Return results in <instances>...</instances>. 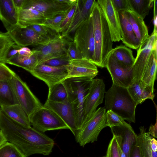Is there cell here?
<instances>
[{
    "label": "cell",
    "instance_id": "681fc988",
    "mask_svg": "<svg viewBox=\"0 0 157 157\" xmlns=\"http://www.w3.org/2000/svg\"><path fill=\"white\" fill-rule=\"evenodd\" d=\"M148 133L154 138L157 137V117L155 123L154 125L151 124L149 128Z\"/></svg>",
    "mask_w": 157,
    "mask_h": 157
},
{
    "label": "cell",
    "instance_id": "603a6c76",
    "mask_svg": "<svg viewBox=\"0 0 157 157\" xmlns=\"http://www.w3.org/2000/svg\"><path fill=\"white\" fill-rule=\"evenodd\" d=\"M140 132L137 135L141 157H157V141L144 126L140 128Z\"/></svg>",
    "mask_w": 157,
    "mask_h": 157
},
{
    "label": "cell",
    "instance_id": "ac0fdd59",
    "mask_svg": "<svg viewBox=\"0 0 157 157\" xmlns=\"http://www.w3.org/2000/svg\"><path fill=\"white\" fill-rule=\"evenodd\" d=\"M110 128L121 149L126 157H130L131 149L137 140V135L130 125H120Z\"/></svg>",
    "mask_w": 157,
    "mask_h": 157
},
{
    "label": "cell",
    "instance_id": "f6af8a7d",
    "mask_svg": "<svg viewBox=\"0 0 157 157\" xmlns=\"http://www.w3.org/2000/svg\"><path fill=\"white\" fill-rule=\"evenodd\" d=\"M22 47L13 44L9 49L6 56V60L7 62L18 53L19 50Z\"/></svg>",
    "mask_w": 157,
    "mask_h": 157
},
{
    "label": "cell",
    "instance_id": "4fadbf2b",
    "mask_svg": "<svg viewBox=\"0 0 157 157\" xmlns=\"http://www.w3.org/2000/svg\"><path fill=\"white\" fill-rule=\"evenodd\" d=\"M157 46V32H153L148 39L138 49L132 69L133 80H141L152 49Z\"/></svg>",
    "mask_w": 157,
    "mask_h": 157
},
{
    "label": "cell",
    "instance_id": "3957f363",
    "mask_svg": "<svg viewBox=\"0 0 157 157\" xmlns=\"http://www.w3.org/2000/svg\"><path fill=\"white\" fill-rule=\"evenodd\" d=\"M93 79L86 77H73L67 78L61 82L74 112L78 133L82 126L84 102Z\"/></svg>",
    "mask_w": 157,
    "mask_h": 157
},
{
    "label": "cell",
    "instance_id": "d4e9b609",
    "mask_svg": "<svg viewBox=\"0 0 157 157\" xmlns=\"http://www.w3.org/2000/svg\"><path fill=\"white\" fill-rule=\"evenodd\" d=\"M157 47L154 48L151 51L141 80L144 86L153 89H154L157 72Z\"/></svg>",
    "mask_w": 157,
    "mask_h": 157
},
{
    "label": "cell",
    "instance_id": "484cf974",
    "mask_svg": "<svg viewBox=\"0 0 157 157\" xmlns=\"http://www.w3.org/2000/svg\"><path fill=\"white\" fill-rule=\"evenodd\" d=\"M18 15V25L22 27L42 25L46 19L42 13L32 8L21 9Z\"/></svg>",
    "mask_w": 157,
    "mask_h": 157
},
{
    "label": "cell",
    "instance_id": "8992f818",
    "mask_svg": "<svg viewBox=\"0 0 157 157\" xmlns=\"http://www.w3.org/2000/svg\"><path fill=\"white\" fill-rule=\"evenodd\" d=\"M29 118L32 127L43 133L48 131L69 129L58 115L43 105L34 111Z\"/></svg>",
    "mask_w": 157,
    "mask_h": 157
},
{
    "label": "cell",
    "instance_id": "5b68a950",
    "mask_svg": "<svg viewBox=\"0 0 157 157\" xmlns=\"http://www.w3.org/2000/svg\"><path fill=\"white\" fill-rule=\"evenodd\" d=\"M106 109L105 107L96 109L84 124L75 137V140L80 146L97 140L101 130L107 127L106 121Z\"/></svg>",
    "mask_w": 157,
    "mask_h": 157
},
{
    "label": "cell",
    "instance_id": "8d00e7d4",
    "mask_svg": "<svg viewBox=\"0 0 157 157\" xmlns=\"http://www.w3.org/2000/svg\"><path fill=\"white\" fill-rule=\"evenodd\" d=\"M80 7V0H76L67 13L60 25L59 33H62L67 27Z\"/></svg>",
    "mask_w": 157,
    "mask_h": 157
},
{
    "label": "cell",
    "instance_id": "11a10c76",
    "mask_svg": "<svg viewBox=\"0 0 157 157\" xmlns=\"http://www.w3.org/2000/svg\"></svg>",
    "mask_w": 157,
    "mask_h": 157
},
{
    "label": "cell",
    "instance_id": "f546056e",
    "mask_svg": "<svg viewBox=\"0 0 157 157\" xmlns=\"http://www.w3.org/2000/svg\"><path fill=\"white\" fill-rule=\"evenodd\" d=\"M32 51L33 54L28 56H22L18 53L8 61L6 63L21 67L30 73L38 64L36 54Z\"/></svg>",
    "mask_w": 157,
    "mask_h": 157
},
{
    "label": "cell",
    "instance_id": "f907efd6",
    "mask_svg": "<svg viewBox=\"0 0 157 157\" xmlns=\"http://www.w3.org/2000/svg\"><path fill=\"white\" fill-rule=\"evenodd\" d=\"M13 1L14 6L18 12L22 9L25 0H13Z\"/></svg>",
    "mask_w": 157,
    "mask_h": 157
},
{
    "label": "cell",
    "instance_id": "ab89813d",
    "mask_svg": "<svg viewBox=\"0 0 157 157\" xmlns=\"http://www.w3.org/2000/svg\"><path fill=\"white\" fill-rule=\"evenodd\" d=\"M70 60L66 54L48 60L41 64L51 67H60L67 66Z\"/></svg>",
    "mask_w": 157,
    "mask_h": 157
},
{
    "label": "cell",
    "instance_id": "7c38bea8",
    "mask_svg": "<svg viewBox=\"0 0 157 157\" xmlns=\"http://www.w3.org/2000/svg\"><path fill=\"white\" fill-rule=\"evenodd\" d=\"M105 67L111 76L113 84L127 88L133 79L132 68L120 63L111 52L107 58Z\"/></svg>",
    "mask_w": 157,
    "mask_h": 157
},
{
    "label": "cell",
    "instance_id": "52a82bcc",
    "mask_svg": "<svg viewBox=\"0 0 157 157\" xmlns=\"http://www.w3.org/2000/svg\"><path fill=\"white\" fill-rule=\"evenodd\" d=\"M73 41L83 58L93 63L95 44L91 14L75 30Z\"/></svg>",
    "mask_w": 157,
    "mask_h": 157
},
{
    "label": "cell",
    "instance_id": "6da1fadb",
    "mask_svg": "<svg viewBox=\"0 0 157 157\" xmlns=\"http://www.w3.org/2000/svg\"><path fill=\"white\" fill-rule=\"evenodd\" d=\"M0 129L7 141L28 157L35 154L49 155L54 145L53 139L32 127H25L9 117L0 108Z\"/></svg>",
    "mask_w": 157,
    "mask_h": 157
},
{
    "label": "cell",
    "instance_id": "e0dca14e",
    "mask_svg": "<svg viewBox=\"0 0 157 157\" xmlns=\"http://www.w3.org/2000/svg\"><path fill=\"white\" fill-rule=\"evenodd\" d=\"M43 106L53 111L64 122L75 137L78 133L75 119L67 99L61 102L47 99Z\"/></svg>",
    "mask_w": 157,
    "mask_h": 157
},
{
    "label": "cell",
    "instance_id": "d6a6232c",
    "mask_svg": "<svg viewBox=\"0 0 157 157\" xmlns=\"http://www.w3.org/2000/svg\"><path fill=\"white\" fill-rule=\"evenodd\" d=\"M67 92L62 82L56 84L49 88L47 99L55 102H63L67 99Z\"/></svg>",
    "mask_w": 157,
    "mask_h": 157
},
{
    "label": "cell",
    "instance_id": "f35d334b",
    "mask_svg": "<svg viewBox=\"0 0 157 157\" xmlns=\"http://www.w3.org/2000/svg\"><path fill=\"white\" fill-rule=\"evenodd\" d=\"M28 27L33 29L41 36L49 39L54 38L59 33L41 25H34Z\"/></svg>",
    "mask_w": 157,
    "mask_h": 157
},
{
    "label": "cell",
    "instance_id": "83f0119b",
    "mask_svg": "<svg viewBox=\"0 0 157 157\" xmlns=\"http://www.w3.org/2000/svg\"><path fill=\"white\" fill-rule=\"evenodd\" d=\"M3 112L10 118L26 128L31 126L29 117L19 104L0 107Z\"/></svg>",
    "mask_w": 157,
    "mask_h": 157
},
{
    "label": "cell",
    "instance_id": "7a4b0ae2",
    "mask_svg": "<svg viewBox=\"0 0 157 157\" xmlns=\"http://www.w3.org/2000/svg\"><path fill=\"white\" fill-rule=\"evenodd\" d=\"M91 16L95 44L93 63L96 66L103 68L105 67L108 56L113 49V41L105 18L96 0Z\"/></svg>",
    "mask_w": 157,
    "mask_h": 157
},
{
    "label": "cell",
    "instance_id": "d6986e66",
    "mask_svg": "<svg viewBox=\"0 0 157 157\" xmlns=\"http://www.w3.org/2000/svg\"><path fill=\"white\" fill-rule=\"evenodd\" d=\"M67 69V78L86 77L94 79L98 73L97 66L84 58L71 60Z\"/></svg>",
    "mask_w": 157,
    "mask_h": 157
},
{
    "label": "cell",
    "instance_id": "7bdbcfd3",
    "mask_svg": "<svg viewBox=\"0 0 157 157\" xmlns=\"http://www.w3.org/2000/svg\"><path fill=\"white\" fill-rule=\"evenodd\" d=\"M67 55L71 60L83 58L73 41H70L68 44Z\"/></svg>",
    "mask_w": 157,
    "mask_h": 157
},
{
    "label": "cell",
    "instance_id": "1f68e13d",
    "mask_svg": "<svg viewBox=\"0 0 157 157\" xmlns=\"http://www.w3.org/2000/svg\"><path fill=\"white\" fill-rule=\"evenodd\" d=\"M131 10L144 19L148 15L153 0H128Z\"/></svg>",
    "mask_w": 157,
    "mask_h": 157
},
{
    "label": "cell",
    "instance_id": "cb8c5ba5",
    "mask_svg": "<svg viewBox=\"0 0 157 157\" xmlns=\"http://www.w3.org/2000/svg\"><path fill=\"white\" fill-rule=\"evenodd\" d=\"M127 89L137 105L142 103L147 99L153 101L155 96L154 89L144 86L140 80H133Z\"/></svg>",
    "mask_w": 157,
    "mask_h": 157
},
{
    "label": "cell",
    "instance_id": "836d02e7",
    "mask_svg": "<svg viewBox=\"0 0 157 157\" xmlns=\"http://www.w3.org/2000/svg\"><path fill=\"white\" fill-rule=\"evenodd\" d=\"M15 43L7 32H0V62L6 63V57L10 48Z\"/></svg>",
    "mask_w": 157,
    "mask_h": 157
},
{
    "label": "cell",
    "instance_id": "f5cc1de1",
    "mask_svg": "<svg viewBox=\"0 0 157 157\" xmlns=\"http://www.w3.org/2000/svg\"><path fill=\"white\" fill-rule=\"evenodd\" d=\"M118 144V143H117ZM118 148L120 157H126L125 154L122 151L120 147L118 144Z\"/></svg>",
    "mask_w": 157,
    "mask_h": 157
},
{
    "label": "cell",
    "instance_id": "7402d4cb",
    "mask_svg": "<svg viewBox=\"0 0 157 157\" xmlns=\"http://www.w3.org/2000/svg\"><path fill=\"white\" fill-rule=\"evenodd\" d=\"M0 20L7 32L18 25V11L13 0H0Z\"/></svg>",
    "mask_w": 157,
    "mask_h": 157
},
{
    "label": "cell",
    "instance_id": "9a60e30c",
    "mask_svg": "<svg viewBox=\"0 0 157 157\" xmlns=\"http://www.w3.org/2000/svg\"><path fill=\"white\" fill-rule=\"evenodd\" d=\"M108 25L113 42L121 40L118 12L114 8L111 0H98Z\"/></svg>",
    "mask_w": 157,
    "mask_h": 157
},
{
    "label": "cell",
    "instance_id": "8fae6325",
    "mask_svg": "<svg viewBox=\"0 0 157 157\" xmlns=\"http://www.w3.org/2000/svg\"><path fill=\"white\" fill-rule=\"evenodd\" d=\"M105 92V85L103 80L93 79L84 102L82 127L96 111L97 107L102 103Z\"/></svg>",
    "mask_w": 157,
    "mask_h": 157
},
{
    "label": "cell",
    "instance_id": "30bf717a",
    "mask_svg": "<svg viewBox=\"0 0 157 157\" xmlns=\"http://www.w3.org/2000/svg\"><path fill=\"white\" fill-rule=\"evenodd\" d=\"M20 105L29 117L43 105L31 91L26 83L16 75L9 80Z\"/></svg>",
    "mask_w": 157,
    "mask_h": 157
},
{
    "label": "cell",
    "instance_id": "60d3db41",
    "mask_svg": "<svg viewBox=\"0 0 157 157\" xmlns=\"http://www.w3.org/2000/svg\"><path fill=\"white\" fill-rule=\"evenodd\" d=\"M16 75L6 63L0 62V81L9 80Z\"/></svg>",
    "mask_w": 157,
    "mask_h": 157
},
{
    "label": "cell",
    "instance_id": "816d5d0a",
    "mask_svg": "<svg viewBox=\"0 0 157 157\" xmlns=\"http://www.w3.org/2000/svg\"><path fill=\"white\" fill-rule=\"evenodd\" d=\"M7 140L2 131H0V147L7 142Z\"/></svg>",
    "mask_w": 157,
    "mask_h": 157
},
{
    "label": "cell",
    "instance_id": "bcb514c9",
    "mask_svg": "<svg viewBox=\"0 0 157 157\" xmlns=\"http://www.w3.org/2000/svg\"><path fill=\"white\" fill-rule=\"evenodd\" d=\"M130 157H141L140 148L137 140L131 149Z\"/></svg>",
    "mask_w": 157,
    "mask_h": 157
},
{
    "label": "cell",
    "instance_id": "e575fe53",
    "mask_svg": "<svg viewBox=\"0 0 157 157\" xmlns=\"http://www.w3.org/2000/svg\"><path fill=\"white\" fill-rule=\"evenodd\" d=\"M0 157H26L14 145L7 141L0 147Z\"/></svg>",
    "mask_w": 157,
    "mask_h": 157
},
{
    "label": "cell",
    "instance_id": "74e56055",
    "mask_svg": "<svg viewBox=\"0 0 157 157\" xmlns=\"http://www.w3.org/2000/svg\"><path fill=\"white\" fill-rule=\"evenodd\" d=\"M106 125L110 128L120 125H127L125 122L119 116L110 110H107L106 113Z\"/></svg>",
    "mask_w": 157,
    "mask_h": 157
},
{
    "label": "cell",
    "instance_id": "5bb4252c",
    "mask_svg": "<svg viewBox=\"0 0 157 157\" xmlns=\"http://www.w3.org/2000/svg\"><path fill=\"white\" fill-rule=\"evenodd\" d=\"M30 73L44 82L48 88L61 82L67 78L68 75L67 66L56 67L43 64H38Z\"/></svg>",
    "mask_w": 157,
    "mask_h": 157
},
{
    "label": "cell",
    "instance_id": "2e32d148",
    "mask_svg": "<svg viewBox=\"0 0 157 157\" xmlns=\"http://www.w3.org/2000/svg\"><path fill=\"white\" fill-rule=\"evenodd\" d=\"M8 33L15 44L21 47L37 45L51 40L41 36L28 27H22L18 25Z\"/></svg>",
    "mask_w": 157,
    "mask_h": 157
},
{
    "label": "cell",
    "instance_id": "ba28073f",
    "mask_svg": "<svg viewBox=\"0 0 157 157\" xmlns=\"http://www.w3.org/2000/svg\"><path fill=\"white\" fill-rule=\"evenodd\" d=\"M69 40L60 33L49 41L36 45L32 51L36 55L38 64L67 54Z\"/></svg>",
    "mask_w": 157,
    "mask_h": 157
},
{
    "label": "cell",
    "instance_id": "44dd1931",
    "mask_svg": "<svg viewBox=\"0 0 157 157\" xmlns=\"http://www.w3.org/2000/svg\"><path fill=\"white\" fill-rule=\"evenodd\" d=\"M120 23L121 36L122 42L128 47L134 49L139 48L140 43L134 33L126 11L118 12Z\"/></svg>",
    "mask_w": 157,
    "mask_h": 157
},
{
    "label": "cell",
    "instance_id": "db71d44e",
    "mask_svg": "<svg viewBox=\"0 0 157 157\" xmlns=\"http://www.w3.org/2000/svg\"><path fill=\"white\" fill-rule=\"evenodd\" d=\"M105 157V156H104V157Z\"/></svg>",
    "mask_w": 157,
    "mask_h": 157
},
{
    "label": "cell",
    "instance_id": "ffe728a7",
    "mask_svg": "<svg viewBox=\"0 0 157 157\" xmlns=\"http://www.w3.org/2000/svg\"><path fill=\"white\" fill-rule=\"evenodd\" d=\"M95 0H80V7L67 28L62 33L61 35L70 40L69 35L75 33L76 29L91 15Z\"/></svg>",
    "mask_w": 157,
    "mask_h": 157
},
{
    "label": "cell",
    "instance_id": "4316f807",
    "mask_svg": "<svg viewBox=\"0 0 157 157\" xmlns=\"http://www.w3.org/2000/svg\"><path fill=\"white\" fill-rule=\"evenodd\" d=\"M129 20L134 33L140 43L143 44L149 38L148 29L145 22L140 17L131 10L126 11Z\"/></svg>",
    "mask_w": 157,
    "mask_h": 157
},
{
    "label": "cell",
    "instance_id": "ee69618b",
    "mask_svg": "<svg viewBox=\"0 0 157 157\" xmlns=\"http://www.w3.org/2000/svg\"><path fill=\"white\" fill-rule=\"evenodd\" d=\"M112 4L117 11L131 10L128 0H111Z\"/></svg>",
    "mask_w": 157,
    "mask_h": 157
},
{
    "label": "cell",
    "instance_id": "7dc6e473",
    "mask_svg": "<svg viewBox=\"0 0 157 157\" xmlns=\"http://www.w3.org/2000/svg\"><path fill=\"white\" fill-rule=\"evenodd\" d=\"M154 4L153 21L154 28L153 32H157V0H153Z\"/></svg>",
    "mask_w": 157,
    "mask_h": 157
},
{
    "label": "cell",
    "instance_id": "c3c4849f",
    "mask_svg": "<svg viewBox=\"0 0 157 157\" xmlns=\"http://www.w3.org/2000/svg\"><path fill=\"white\" fill-rule=\"evenodd\" d=\"M33 53L32 51L26 47H22L19 50L18 52L19 55L24 56H30Z\"/></svg>",
    "mask_w": 157,
    "mask_h": 157
},
{
    "label": "cell",
    "instance_id": "4dcf8cb0",
    "mask_svg": "<svg viewBox=\"0 0 157 157\" xmlns=\"http://www.w3.org/2000/svg\"><path fill=\"white\" fill-rule=\"evenodd\" d=\"M111 52L121 64L128 67H132L135 58L130 48L125 46L121 45L113 48Z\"/></svg>",
    "mask_w": 157,
    "mask_h": 157
},
{
    "label": "cell",
    "instance_id": "d590c367",
    "mask_svg": "<svg viewBox=\"0 0 157 157\" xmlns=\"http://www.w3.org/2000/svg\"><path fill=\"white\" fill-rule=\"evenodd\" d=\"M68 12L59 14L50 18L46 19L41 25L49 28L58 33H59V27Z\"/></svg>",
    "mask_w": 157,
    "mask_h": 157
},
{
    "label": "cell",
    "instance_id": "b9f144b4",
    "mask_svg": "<svg viewBox=\"0 0 157 157\" xmlns=\"http://www.w3.org/2000/svg\"><path fill=\"white\" fill-rule=\"evenodd\" d=\"M105 157H120L118 144L115 137L113 136L109 144Z\"/></svg>",
    "mask_w": 157,
    "mask_h": 157
},
{
    "label": "cell",
    "instance_id": "277c9868",
    "mask_svg": "<svg viewBox=\"0 0 157 157\" xmlns=\"http://www.w3.org/2000/svg\"><path fill=\"white\" fill-rule=\"evenodd\" d=\"M105 108L110 110L129 122L135 123L137 104L127 88L112 84L105 92Z\"/></svg>",
    "mask_w": 157,
    "mask_h": 157
},
{
    "label": "cell",
    "instance_id": "f1b7e54d",
    "mask_svg": "<svg viewBox=\"0 0 157 157\" xmlns=\"http://www.w3.org/2000/svg\"><path fill=\"white\" fill-rule=\"evenodd\" d=\"M19 104L9 80L0 81V107Z\"/></svg>",
    "mask_w": 157,
    "mask_h": 157
},
{
    "label": "cell",
    "instance_id": "9c48e42d",
    "mask_svg": "<svg viewBox=\"0 0 157 157\" xmlns=\"http://www.w3.org/2000/svg\"><path fill=\"white\" fill-rule=\"evenodd\" d=\"M76 0H25L22 9L32 8L46 19L68 12Z\"/></svg>",
    "mask_w": 157,
    "mask_h": 157
}]
</instances>
